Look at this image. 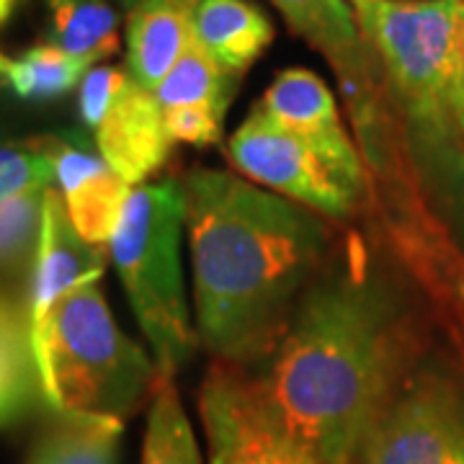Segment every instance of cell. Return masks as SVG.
Returning <instances> with one entry per match:
<instances>
[{
  "label": "cell",
  "instance_id": "d6986e66",
  "mask_svg": "<svg viewBox=\"0 0 464 464\" xmlns=\"http://www.w3.org/2000/svg\"><path fill=\"white\" fill-rule=\"evenodd\" d=\"M142 464H201L199 444L183 413L173 377H160L150 395Z\"/></svg>",
  "mask_w": 464,
  "mask_h": 464
},
{
  "label": "cell",
  "instance_id": "8992f818",
  "mask_svg": "<svg viewBox=\"0 0 464 464\" xmlns=\"http://www.w3.org/2000/svg\"><path fill=\"white\" fill-rule=\"evenodd\" d=\"M227 158L243 179L331 222H348L369 207V176L348 130L289 132L256 106L230 137Z\"/></svg>",
  "mask_w": 464,
  "mask_h": 464
},
{
  "label": "cell",
  "instance_id": "6da1fadb",
  "mask_svg": "<svg viewBox=\"0 0 464 464\" xmlns=\"http://www.w3.org/2000/svg\"><path fill=\"white\" fill-rule=\"evenodd\" d=\"M408 317L359 235H346L299 299L258 380L323 464H351L413 359Z\"/></svg>",
  "mask_w": 464,
  "mask_h": 464
},
{
  "label": "cell",
  "instance_id": "7a4b0ae2",
  "mask_svg": "<svg viewBox=\"0 0 464 464\" xmlns=\"http://www.w3.org/2000/svg\"><path fill=\"white\" fill-rule=\"evenodd\" d=\"M201 346L219 362L268 359L335 250L331 219L237 173L183 179Z\"/></svg>",
  "mask_w": 464,
  "mask_h": 464
},
{
  "label": "cell",
  "instance_id": "ba28073f",
  "mask_svg": "<svg viewBox=\"0 0 464 464\" xmlns=\"http://www.w3.org/2000/svg\"><path fill=\"white\" fill-rule=\"evenodd\" d=\"M351 464H464V408L454 390L429 374L402 382Z\"/></svg>",
  "mask_w": 464,
  "mask_h": 464
},
{
  "label": "cell",
  "instance_id": "603a6c76",
  "mask_svg": "<svg viewBox=\"0 0 464 464\" xmlns=\"http://www.w3.org/2000/svg\"><path fill=\"white\" fill-rule=\"evenodd\" d=\"M44 191L34 188L14 199L0 201V268L18 266L36 250L42 232Z\"/></svg>",
  "mask_w": 464,
  "mask_h": 464
},
{
  "label": "cell",
  "instance_id": "4dcf8cb0",
  "mask_svg": "<svg viewBox=\"0 0 464 464\" xmlns=\"http://www.w3.org/2000/svg\"><path fill=\"white\" fill-rule=\"evenodd\" d=\"M457 121H459V130L464 132V99H462V106H459V114H457Z\"/></svg>",
  "mask_w": 464,
  "mask_h": 464
},
{
  "label": "cell",
  "instance_id": "4316f807",
  "mask_svg": "<svg viewBox=\"0 0 464 464\" xmlns=\"http://www.w3.org/2000/svg\"><path fill=\"white\" fill-rule=\"evenodd\" d=\"M16 3L18 0H0V26H3L8 18L14 16V11H16Z\"/></svg>",
  "mask_w": 464,
  "mask_h": 464
},
{
  "label": "cell",
  "instance_id": "f1b7e54d",
  "mask_svg": "<svg viewBox=\"0 0 464 464\" xmlns=\"http://www.w3.org/2000/svg\"><path fill=\"white\" fill-rule=\"evenodd\" d=\"M8 67H11V60L3 57V52H0V78H8Z\"/></svg>",
  "mask_w": 464,
  "mask_h": 464
},
{
  "label": "cell",
  "instance_id": "ac0fdd59",
  "mask_svg": "<svg viewBox=\"0 0 464 464\" xmlns=\"http://www.w3.org/2000/svg\"><path fill=\"white\" fill-rule=\"evenodd\" d=\"M50 44L67 54L96 63L119 50V21L106 0H47Z\"/></svg>",
  "mask_w": 464,
  "mask_h": 464
},
{
  "label": "cell",
  "instance_id": "44dd1931",
  "mask_svg": "<svg viewBox=\"0 0 464 464\" xmlns=\"http://www.w3.org/2000/svg\"><path fill=\"white\" fill-rule=\"evenodd\" d=\"M88 67L91 63L78 60L54 44H39L18 60H11L5 81L21 99L50 101L72 91Z\"/></svg>",
  "mask_w": 464,
  "mask_h": 464
},
{
  "label": "cell",
  "instance_id": "9a60e30c",
  "mask_svg": "<svg viewBox=\"0 0 464 464\" xmlns=\"http://www.w3.org/2000/svg\"><path fill=\"white\" fill-rule=\"evenodd\" d=\"M42 392L39 366L34 353L32 320L14 302L0 297V426H8Z\"/></svg>",
  "mask_w": 464,
  "mask_h": 464
},
{
  "label": "cell",
  "instance_id": "3957f363",
  "mask_svg": "<svg viewBox=\"0 0 464 464\" xmlns=\"http://www.w3.org/2000/svg\"><path fill=\"white\" fill-rule=\"evenodd\" d=\"M32 341L42 398L54 413L124 418L163 377L142 346L119 331L99 284L60 299L34 328Z\"/></svg>",
  "mask_w": 464,
  "mask_h": 464
},
{
  "label": "cell",
  "instance_id": "5bb4252c",
  "mask_svg": "<svg viewBox=\"0 0 464 464\" xmlns=\"http://www.w3.org/2000/svg\"><path fill=\"white\" fill-rule=\"evenodd\" d=\"M258 109L289 132L320 137L346 130L331 88L304 67L279 72L264 99L258 101Z\"/></svg>",
  "mask_w": 464,
  "mask_h": 464
},
{
  "label": "cell",
  "instance_id": "2e32d148",
  "mask_svg": "<svg viewBox=\"0 0 464 464\" xmlns=\"http://www.w3.org/2000/svg\"><path fill=\"white\" fill-rule=\"evenodd\" d=\"M289 26L325 54L335 72L359 63L366 39L348 0H274Z\"/></svg>",
  "mask_w": 464,
  "mask_h": 464
},
{
  "label": "cell",
  "instance_id": "83f0119b",
  "mask_svg": "<svg viewBox=\"0 0 464 464\" xmlns=\"http://www.w3.org/2000/svg\"><path fill=\"white\" fill-rule=\"evenodd\" d=\"M459 57H462V81H464V0L459 5Z\"/></svg>",
  "mask_w": 464,
  "mask_h": 464
},
{
  "label": "cell",
  "instance_id": "4fadbf2b",
  "mask_svg": "<svg viewBox=\"0 0 464 464\" xmlns=\"http://www.w3.org/2000/svg\"><path fill=\"white\" fill-rule=\"evenodd\" d=\"M274 26L248 0H199L194 42L230 75L246 72L271 44Z\"/></svg>",
  "mask_w": 464,
  "mask_h": 464
},
{
  "label": "cell",
  "instance_id": "52a82bcc",
  "mask_svg": "<svg viewBox=\"0 0 464 464\" xmlns=\"http://www.w3.org/2000/svg\"><path fill=\"white\" fill-rule=\"evenodd\" d=\"M199 418L209 464H323L243 364L215 359L201 382Z\"/></svg>",
  "mask_w": 464,
  "mask_h": 464
},
{
  "label": "cell",
  "instance_id": "484cf974",
  "mask_svg": "<svg viewBox=\"0 0 464 464\" xmlns=\"http://www.w3.org/2000/svg\"><path fill=\"white\" fill-rule=\"evenodd\" d=\"M413 152L420 155L431 168H436L439 181L447 186L449 197L459 204L464 212V150L451 140H431V142H413Z\"/></svg>",
  "mask_w": 464,
  "mask_h": 464
},
{
  "label": "cell",
  "instance_id": "ffe728a7",
  "mask_svg": "<svg viewBox=\"0 0 464 464\" xmlns=\"http://www.w3.org/2000/svg\"><path fill=\"white\" fill-rule=\"evenodd\" d=\"M232 83L235 75L225 72L197 42H191V47L183 52V57L168 72L166 81L158 85L155 99L163 106V111L179 106L230 109Z\"/></svg>",
  "mask_w": 464,
  "mask_h": 464
},
{
  "label": "cell",
  "instance_id": "277c9868",
  "mask_svg": "<svg viewBox=\"0 0 464 464\" xmlns=\"http://www.w3.org/2000/svg\"><path fill=\"white\" fill-rule=\"evenodd\" d=\"M405 116L411 142L451 140L464 99L462 0H348Z\"/></svg>",
  "mask_w": 464,
  "mask_h": 464
},
{
  "label": "cell",
  "instance_id": "f546056e",
  "mask_svg": "<svg viewBox=\"0 0 464 464\" xmlns=\"http://www.w3.org/2000/svg\"><path fill=\"white\" fill-rule=\"evenodd\" d=\"M119 3H121V5H124V8H130V11H132L134 5H140V3H142V0H119Z\"/></svg>",
  "mask_w": 464,
  "mask_h": 464
},
{
  "label": "cell",
  "instance_id": "7402d4cb",
  "mask_svg": "<svg viewBox=\"0 0 464 464\" xmlns=\"http://www.w3.org/2000/svg\"><path fill=\"white\" fill-rule=\"evenodd\" d=\"M57 176V137L0 148V201L50 188Z\"/></svg>",
  "mask_w": 464,
  "mask_h": 464
},
{
  "label": "cell",
  "instance_id": "9c48e42d",
  "mask_svg": "<svg viewBox=\"0 0 464 464\" xmlns=\"http://www.w3.org/2000/svg\"><path fill=\"white\" fill-rule=\"evenodd\" d=\"M93 132L101 158L130 186H140L158 173L173 148L163 106L134 78L124 85Z\"/></svg>",
  "mask_w": 464,
  "mask_h": 464
},
{
  "label": "cell",
  "instance_id": "8fae6325",
  "mask_svg": "<svg viewBox=\"0 0 464 464\" xmlns=\"http://www.w3.org/2000/svg\"><path fill=\"white\" fill-rule=\"evenodd\" d=\"M57 183L72 227L91 246H109L134 186L75 134L57 137Z\"/></svg>",
  "mask_w": 464,
  "mask_h": 464
},
{
  "label": "cell",
  "instance_id": "e0dca14e",
  "mask_svg": "<svg viewBox=\"0 0 464 464\" xmlns=\"http://www.w3.org/2000/svg\"><path fill=\"white\" fill-rule=\"evenodd\" d=\"M124 420L99 413H57L26 464H116Z\"/></svg>",
  "mask_w": 464,
  "mask_h": 464
},
{
  "label": "cell",
  "instance_id": "d4e9b609",
  "mask_svg": "<svg viewBox=\"0 0 464 464\" xmlns=\"http://www.w3.org/2000/svg\"><path fill=\"white\" fill-rule=\"evenodd\" d=\"M130 81L132 75L119 67H96L85 75L83 88H81V116L91 130L99 127L103 114L109 111V106Z\"/></svg>",
  "mask_w": 464,
  "mask_h": 464
},
{
  "label": "cell",
  "instance_id": "cb8c5ba5",
  "mask_svg": "<svg viewBox=\"0 0 464 464\" xmlns=\"http://www.w3.org/2000/svg\"><path fill=\"white\" fill-rule=\"evenodd\" d=\"M166 130L173 142L209 148L222 140V124L227 109L217 106H179L166 109Z\"/></svg>",
  "mask_w": 464,
  "mask_h": 464
},
{
  "label": "cell",
  "instance_id": "5b68a950",
  "mask_svg": "<svg viewBox=\"0 0 464 464\" xmlns=\"http://www.w3.org/2000/svg\"><path fill=\"white\" fill-rule=\"evenodd\" d=\"M183 183L166 179L134 186L109 240V256L127 289L134 317L166 377H173L199 346L183 284Z\"/></svg>",
  "mask_w": 464,
  "mask_h": 464
},
{
  "label": "cell",
  "instance_id": "30bf717a",
  "mask_svg": "<svg viewBox=\"0 0 464 464\" xmlns=\"http://www.w3.org/2000/svg\"><path fill=\"white\" fill-rule=\"evenodd\" d=\"M34 279L29 320L32 331L50 315V310L72 289L85 284H99L106 268L103 250L85 243L72 227L63 194L44 191L42 232L34 250Z\"/></svg>",
  "mask_w": 464,
  "mask_h": 464
},
{
  "label": "cell",
  "instance_id": "7c38bea8",
  "mask_svg": "<svg viewBox=\"0 0 464 464\" xmlns=\"http://www.w3.org/2000/svg\"><path fill=\"white\" fill-rule=\"evenodd\" d=\"M197 3L199 0H142L130 11V75L150 93L158 91L191 47Z\"/></svg>",
  "mask_w": 464,
  "mask_h": 464
}]
</instances>
